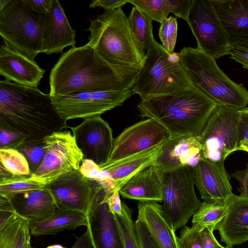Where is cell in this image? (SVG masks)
Here are the masks:
<instances>
[{"instance_id": "cell-10", "label": "cell", "mask_w": 248, "mask_h": 248, "mask_svg": "<svg viewBox=\"0 0 248 248\" xmlns=\"http://www.w3.org/2000/svg\"><path fill=\"white\" fill-rule=\"evenodd\" d=\"M134 94L132 89H125L78 93L50 97L56 112L66 123L71 119H85L101 115L122 106Z\"/></svg>"}, {"instance_id": "cell-21", "label": "cell", "mask_w": 248, "mask_h": 248, "mask_svg": "<svg viewBox=\"0 0 248 248\" xmlns=\"http://www.w3.org/2000/svg\"><path fill=\"white\" fill-rule=\"evenodd\" d=\"M76 31L71 26L60 1L52 0L50 12L46 15L42 52L62 53L67 46H75Z\"/></svg>"}, {"instance_id": "cell-48", "label": "cell", "mask_w": 248, "mask_h": 248, "mask_svg": "<svg viewBox=\"0 0 248 248\" xmlns=\"http://www.w3.org/2000/svg\"><path fill=\"white\" fill-rule=\"evenodd\" d=\"M110 211L114 215H121L122 213V204L120 197L119 190L115 191L108 197L105 198Z\"/></svg>"}, {"instance_id": "cell-8", "label": "cell", "mask_w": 248, "mask_h": 248, "mask_svg": "<svg viewBox=\"0 0 248 248\" xmlns=\"http://www.w3.org/2000/svg\"><path fill=\"white\" fill-rule=\"evenodd\" d=\"M239 109L217 104L199 137L202 158L213 163L225 173H227L225 160L237 147Z\"/></svg>"}, {"instance_id": "cell-9", "label": "cell", "mask_w": 248, "mask_h": 248, "mask_svg": "<svg viewBox=\"0 0 248 248\" xmlns=\"http://www.w3.org/2000/svg\"><path fill=\"white\" fill-rule=\"evenodd\" d=\"M194 171L185 166L163 173L162 209L175 232L186 225L202 204L195 192Z\"/></svg>"}, {"instance_id": "cell-36", "label": "cell", "mask_w": 248, "mask_h": 248, "mask_svg": "<svg viewBox=\"0 0 248 248\" xmlns=\"http://www.w3.org/2000/svg\"><path fill=\"white\" fill-rule=\"evenodd\" d=\"M177 28V19L172 16H170L160 23L158 32L159 37L162 43V47L169 54L174 52Z\"/></svg>"}, {"instance_id": "cell-35", "label": "cell", "mask_w": 248, "mask_h": 248, "mask_svg": "<svg viewBox=\"0 0 248 248\" xmlns=\"http://www.w3.org/2000/svg\"><path fill=\"white\" fill-rule=\"evenodd\" d=\"M128 2L138 8L152 21L160 23L170 13L168 0H128Z\"/></svg>"}, {"instance_id": "cell-3", "label": "cell", "mask_w": 248, "mask_h": 248, "mask_svg": "<svg viewBox=\"0 0 248 248\" xmlns=\"http://www.w3.org/2000/svg\"><path fill=\"white\" fill-rule=\"evenodd\" d=\"M217 105L193 86L181 92L141 100L137 109L140 116L162 124L171 138L200 137Z\"/></svg>"}, {"instance_id": "cell-51", "label": "cell", "mask_w": 248, "mask_h": 248, "mask_svg": "<svg viewBox=\"0 0 248 248\" xmlns=\"http://www.w3.org/2000/svg\"><path fill=\"white\" fill-rule=\"evenodd\" d=\"M237 151H243L248 153V143H242L236 149Z\"/></svg>"}, {"instance_id": "cell-18", "label": "cell", "mask_w": 248, "mask_h": 248, "mask_svg": "<svg viewBox=\"0 0 248 248\" xmlns=\"http://www.w3.org/2000/svg\"><path fill=\"white\" fill-rule=\"evenodd\" d=\"M194 182L201 198L207 203L225 205L232 194L230 177L215 164L202 158L194 168Z\"/></svg>"}, {"instance_id": "cell-46", "label": "cell", "mask_w": 248, "mask_h": 248, "mask_svg": "<svg viewBox=\"0 0 248 248\" xmlns=\"http://www.w3.org/2000/svg\"><path fill=\"white\" fill-rule=\"evenodd\" d=\"M231 175L237 179L240 184L238 190L240 196L248 198V163L246 168L242 170H237Z\"/></svg>"}, {"instance_id": "cell-31", "label": "cell", "mask_w": 248, "mask_h": 248, "mask_svg": "<svg viewBox=\"0 0 248 248\" xmlns=\"http://www.w3.org/2000/svg\"><path fill=\"white\" fill-rule=\"evenodd\" d=\"M226 211L225 205H219L202 202L201 206L193 216L192 228L201 232L205 228L217 229L224 218Z\"/></svg>"}, {"instance_id": "cell-17", "label": "cell", "mask_w": 248, "mask_h": 248, "mask_svg": "<svg viewBox=\"0 0 248 248\" xmlns=\"http://www.w3.org/2000/svg\"><path fill=\"white\" fill-rule=\"evenodd\" d=\"M201 159L199 137L184 135L165 141L154 164L163 173L182 167L194 168Z\"/></svg>"}, {"instance_id": "cell-39", "label": "cell", "mask_w": 248, "mask_h": 248, "mask_svg": "<svg viewBox=\"0 0 248 248\" xmlns=\"http://www.w3.org/2000/svg\"><path fill=\"white\" fill-rule=\"evenodd\" d=\"M18 218L9 200L0 195V230Z\"/></svg>"}, {"instance_id": "cell-45", "label": "cell", "mask_w": 248, "mask_h": 248, "mask_svg": "<svg viewBox=\"0 0 248 248\" xmlns=\"http://www.w3.org/2000/svg\"><path fill=\"white\" fill-rule=\"evenodd\" d=\"M214 230L205 228L201 232V248H225L216 239Z\"/></svg>"}, {"instance_id": "cell-43", "label": "cell", "mask_w": 248, "mask_h": 248, "mask_svg": "<svg viewBox=\"0 0 248 248\" xmlns=\"http://www.w3.org/2000/svg\"><path fill=\"white\" fill-rule=\"evenodd\" d=\"M78 170L85 177L95 180L98 178L101 169L94 161L90 159H83Z\"/></svg>"}, {"instance_id": "cell-1", "label": "cell", "mask_w": 248, "mask_h": 248, "mask_svg": "<svg viewBox=\"0 0 248 248\" xmlns=\"http://www.w3.org/2000/svg\"><path fill=\"white\" fill-rule=\"evenodd\" d=\"M140 67L111 64L88 44L63 53L49 75L50 95L132 89Z\"/></svg>"}, {"instance_id": "cell-47", "label": "cell", "mask_w": 248, "mask_h": 248, "mask_svg": "<svg viewBox=\"0 0 248 248\" xmlns=\"http://www.w3.org/2000/svg\"><path fill=\"white\" fill-rule=\"evenodd\" d=\"M128 2V0H93L89 8H94L101 7L106 10H115Z\"/></svg>"}, {"instance_id": "cell-23", "label": "cell", "mask_w": 248, "mask_h": 248, "mask_svg": "<svg viewBox=\"0 0 248 248\" xmlns=\"http://www.w3.org/2000/svg\"><path fill=\"white\" fill-rule=\"evenodd\" d=\"M6 197L18 217L30 223L40 222L49 217L58 209L50 190L46 186L42 189Z\"/></svg>"}, {"instance_id": "cell-25", "label": "cell", "mask_w": 248, "mask_h": 248, "mask_svg": "<svg viewBox=\"0 0 248 248\" xmlns=\"http://www.w3.org/2000/svg\"><path fill=\"white\" fill-rule=\"evenodd\" d=\"M120 194L139 201H163V173L154 163L139 171L120 189Z\"/></svg>"}, {"instance_id": "cell-44", "label": "cell", "mask_w": 248, "mask_h": 248, "mask_svg": "<svg viewBox=\"0 0 248 248\" xmlns=\"http://www.w3.org/2000/svg\"><path fill=\"white\" fill-rule=\"evenodd\" d=\"M231 58L248 69V47L234 45L231 46L229 51Z\"/></svg>"}, {"instance_id": "cell-2", "label": "cell", "mask_w": 248, "mask_h": 248, "mask_svg": "<svg viewBox=\"0 0 248 248\" xmlns=\"http://www.w3.org/2000/svg\"><path fill=\"white\" fill-rule=\"evenodd\" d=\"M0 123L31 138H45L67 127L49 93L6 79L0 81Z\"/></svg>"}, {"instance_id": "cell-15", "label": "cell", "mask_w": 248, "mask_h": 248, "mask_svg": "<svg viewBox=\"0 0 248 248\" xmlns=\"http://www.w3.org/2000/svg\"><path fill=\"white\" fill-rule=\"evenodd\" d=\"M83 159L94 161L99 166L108 160L114 139L109 124L100 115L84 119L76 127H70Z\"/></svg>"}, {"instance_id": "cell-29", "label": "cell", "mask_w": 248, "mask_h": 248, "mask_svg": "<svg viewBox=\"0 0 248 248\" xmlns=\"http://www.w3.org/2000/svg\"><path fill=\"white\" fill-rule=\"evenodd\" d=\"M0 195L9 196L34 190L42 189L46 185L29 176H15L0 168Z\"/></svg>"}, {"instance_id": "cell-41", "label": "cell", "mask_w": 248, "mask_h": 248, "mask_svg": "<svg viewBox=\"0 0 248 248\" xmlns=\"http://www.w3.org/2000/svg\"><path fill=\"white\" fill-rule=\"evenodd\" d=\"M239 112L237 147L242 143H248V108L240 109Z\"/></svg>"}, {"instance_id": "cell-24", "label": "cell", "mask_w": 248, "mask_h": 248, "mask_svg": "<svg viewBox=\"0 0 248 248\" xmlns=\"http://www.w3.org/2000/svg\"><path fill=\"white\" fill-rule=\"evenodd\" d=\"M137 219L145 224L156 248H179L178 237L157 202L139 201Z\"/></svg>"}, {"instance_id": "cell-53", "label": "cell", "mask_w": 248, "mask_h": 248, "mask_svg": "<svg viewBox=\"0 0 248 248\" xmlns=\"http://www.w3.org/2000/svg\"><path fill=\"white\" fill-rule=\"evenodd\" d=\"M225 248H234L232 247H230V246H226L225 247Z\"/></svg>"}, {"instance_id": "cell-7", "label": "cell", "mask_w": 248, "mask_h": 248, "mask_svg": "<svg viewBox=\"0 0 248 248\" xmlns=\"http://www.w3.org/2000/svg\"><path fill=\"white\" fill-rule=\"evenodd\" d=\"M45 18L25 0H12L0 10V35L5 44L34 61L42 52Z\"/></svg>"}, {"instance_id": "cell-12", "label": "cell", "mask_w": 248, "mask_h": 248, "mask_svg": "<svg viewBox=\"0 0 248 248\" xmlns=\"http://www.w3.org/2000/svg\"><path fill=\"white\" fill-rule=\"evenodd\" d=\"M188 24L198 48L215 60L229 54L231 46L211 0H192Z\"/></svg>"}, {"instance_id": "cell-20", "label": "cell", "mask_w": 248, "mask_h": 248, "mask_svg": "<svg viewBox=\"0 0 248 248\" xmlns=\"http://www.w3.org/2000/svg\"><path fill=\"white\" fill-rule=\"evenodd\" d=\"M230 46L248 47V0H211Z\"/></svg>"}, {"instance_id": "cell-52", "label": "cell", "mask_w": 248, "mask_h": 248, "mask_svg": "<svg viewBox=\"0 0 248 248\" xmlns=\"http://www.w3.org/2000/svg\"><path fill=\"white\" fill-rule=\"evenodd\" d=\"M12 0H0V10L6 6Z\"/></svg>"}, {"instance_id": "cell-6", "label": "cell", "mask_w": 248, "mask_h": 248, "mask_svg": "<svg viewBox=\"0 0 248 248\" xmlns=\"http://www.w3.org/2000/svg\"><path fill=\"white\" fill-rule=\"evenodd\" d=\"M193 87L178 53L169 54L154 39L148 49L132 89L144 100Z\"/></svg>"}, {"instance_id": "cell-50", "label": "cell", "mask_w": 248, "mask_h": 248, "mask_svg": "<svg viewBox=\"0 0 248 248\" xmlns=\"http://www.w3.org/2000/svg\"><path fill=\"white\" fill-rule=\"evenodd\" d=\"M76 238V242L71 248H93L87 231L80 236Z\"/></svg>"}, {"instance_id": "cell-14", "label": "cell", "mask_w": 248, "mask_h": 248, "mask_svg": "<svg viewBox=\"0 0 248 248\" xmlns=\"http://www.w3.org/2000/svg\"><path fill=\"white\" fill-rule=\"evenodd\" d=\"M170 137L156 120L148 118L125 128L114 140L108 165L163 143Z\"/></svg>"}, {"instance_id": "cell-16", "label": "cell", "mask_w": 248, "mask_h": 248, "mask_svg": "<svg viewBox=\"0 0 248 248\" xmlns=\"http://www.w3.org/2000/svg\"><path fill=\"white\" fill-rule=\"evenodd\" d=\"M103 195L97 196L93 209L87 217L88 231L93 248H124L115 217Z\"/></svg>"}, {"instance_id": "cell-28", "label": "cell", "mask_w": 248, "mask_h": 248, "mask_svg": "<svg viewBox=\"0 0 248 248\" xmlns=\"http://www.w3.org/2000/svg\"><path fill=\"white\" fill-rule=\"evenodd\" d=\"M31 234L30 223L18 218L0 230V248H33Z\"/></svg>"}, {"instance_id": "cell-38", "label": "cell", "mask_w": 248, "mask_h": 248, "mask_svg": "<svg viewBox=\"0 0 248 248\" xmlns=\"http://www.w3.org/2000/svg\"><path fill=\"white\" fill-rule=\"evenodd\" d=\"M179 248H201V232L185 226L177 239Z\"/></svg>"}, {"instance_id": "cell-54", "label": "cell", "mask_w": 248, "mask_h": 248, "mask_svg": "<svg viewBox=\"0 0 248 248\" xmlns=\"http://www.w3.org/2000/svg\"><path fill=\"white\" fill-rule=\"evenodd\" d=\"M48 248V247H46V248Z\"/></svg>"}, {"instance_id": "cell-33", "label": "cell", "mask_w": 248, "mask_h": 248, "mask_svg": "<svg viewBox=\"0 0 248 248\" xmlns=\"http://www.w3.org/2000/svg\"><path fill=\"white\" fill-rule=\"evenodd\" d=\"M16 150L26 158L31 174H32L37 170L45 156L44 138H27L17 146Z\"/></svg>"}, {"instance_id": "cell-27", "label": "cell", "mask_w": 248, "mask_h": 248, "mask_svg": "<svg viewBox=\"0 0 248 248\" xmlns=\"http://www.w3.org/2000/svg\"><path fill=\"white\" fill-rule=\"evenodd\" d=\"M87 226V216L82 213L57 209L49 217L40 222L30 223L31 234L35 236L56 234L64 230Z\"/></svg>"}, {"instance_id": "cell-19", "label": "cell", "mask_w": 248, "mask_h": 248, "mask_svg": "<svg viewBox=\"0 0 248 248\" xmlns=\"http://www.w3.org/2000/svg\"><path fill=\"white\" fill-rule=\"evenodd\" d=\"M45 70L35 60L13 49L6 44L0 47V74L5 79L30 87H38Z\"/></svg>"}, {"instance_id": "cell-34", "label": "cell", "mask_w": 248, "mask_h": 248, "mask_svg": "<svg viewBox=\"0 0 248 248\" xmlns=\"http://www.w3.org/2000/svg\"><path fill=\"white\" fill-rule=\"evenodd\" d=\"M0 168L15 176L31 174L28 162L25 157L14 149H0Z\"/></svg>"}, {"instance_id": "cell-13", "label": "cell", "mask_w": 248, "mask_h": 248, "mask_svg": "<svg viewBox=\"0 0 248 248\" xmlns=\"http://www.w3.org/2000/svg\"><path fill=\"white\" fill-rule=\"evenodd\" d=\"M58 209L78 211L87 217L91 212L97 195L102 189L94 180L74 170L62 175L46 185Z\"/></svg>"}, {"instance_id": "cell-49", "label": "cell", "mask_w": 248, "mask_h": 248, "mask_svg": "<svg viewBox=\"0 0 248 248\" xmlns=\"http://www.w3.org/2000/svg\"><path fill=\"white\" fill-rule=\"evenodd\" d=\"M25 2L34 11L46 15L50 12L52 0H25Z\"/></svg>"}, {"instance_id": "cell-40", "label": "cell", "mask_w": 248, "mask_h": 248, "mask_svg": "<svg viewBox=\"0 0 248 248\" xmlns=\"http://www.w3.org/2000/svg\"><path fill=\"white\" fill-rule=\"evenodd\" d=\"M192 0H168L170 11L188 23Z\"/></svg>"}, {"instance_id": "cell-30", "label": "cell", "mask_w": 248, "mask_h": 248, "mask_svg": "<svg viewBox=\"0 0 248 248\" xmlns=\"http://www.w3.org/2000/svg\"><path fill=\"white\" fill-rule=\"evenodd\" d=\"M131 29L142 50L147 52L155 39L152 20L137 7H133L128 17Z\"/></svg>"}, {"instance_id": "cell-32", "label": "cell", "mask_w": 248, "mask_h": 248, "mask_svg": "<svg viewBox=\"0 0 248 248\" xmlns=\"http://www.w3.org/2000/svg\"><path fill=\"white\" fill-rule=\"evenodd\" d=\"M122 213L115 215L122 235L124 248H142L132 219V210L124 202H122Z\"/></svg>"}, {"instance_id": "cell-37", "label": "cell", "mask_w": 248, "mask_h": 248, "mask_svg": "<svg viewBox=\"0 0 248 248\" xmlns=\"http://www.w3.org/2000/svg\"><path fill=\"white\" fill-rule=\"evenodd\" d=\"M26 138V137L16 131L0 123V149H16Z\"/></svg>"}, {"instance_id": "cell-42", "label": "cell", "mask_w": 248, "mask_h": 248, "mask_svg": "<svg viewBox=\"0 0 248 248\" xmlns=\"http://www.w3.org/2000/svg\"><path fill=\"white\" fill-rule=\"evenodd\" d=\"M135 225L142 248H156L145 224L137 219Z\"/></svg>"}, {"instance_id": "cell-26", "label": "cell", "mask_w": 248, "mask_h": 248, "mask_svg": "<svg viewBox=\"0 0 248 248\" xmlns=\"http://www.w3.org/2000/svg\"><path fill=\"white\" fill-rule=\"evenodd\" d=\"M163 143L110 164L100 166L99 167L111 179L115 191L120 190L134 175L154 163Z\"/></svg>"}, {"instance_id": "cell-22", "label": "cell", "mask_w": 248, "mask_h": 248, "mask_svg": "<svg viewBox=\"0 0 248 248\" xmlns=\"http://www.w3.org/2000/svg\"><path fill=\"white\" fill-rule=\"evenodd\" d=\"M225 206V216L217 230L221 241L233 247L248 241V198L233 193Z\"/></svg>"}, {"instance_id": "cell-4", "label": "cell", "mask_w": 248, "mask_h": 248, "mask_svg": "<svg viewBox=\"0 0 248 248\" xmlns=\"http://www.w3.org/2000/svg\"><path fill=\"white\" fill-rule=\"evenodd\" d=\"M87 43L108 63L140 67L146 53L140 47L122 8L106 10L90 20Z\"/></svg>"}, {"instance_id": "cell-11", "label": "cell", "mask_w": 248, "mask_h": 248, "mask_svg": "<svg viewBox=\"0 0 248 248\" xmlns=\"http://www.w3.org/2000/svg\"><path fill=\"white\" fill-rule=\"evenodd\" d=\"M46 153L37 170L30 176L47 185L63 174L79 169L83 155L69 131L54 132L44 138Z\"/></svg>"}, {"instance_id": "cell-5", "label": "cell", "mask_w": 248, "mask_h": 248, "mask_svg": "<svg viewBox=\"0 0 248 248\" xmlns=\"http://www.w3.org/2000/svg\"><path fill=\"white\" fill-rule=\"evenodd\" d=\"M193 86L217 104L241 109L248 104V90L232 80L211 56L197 47L178 53Z\"/></svg>"}]
</instances>
